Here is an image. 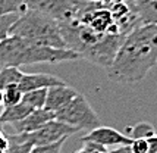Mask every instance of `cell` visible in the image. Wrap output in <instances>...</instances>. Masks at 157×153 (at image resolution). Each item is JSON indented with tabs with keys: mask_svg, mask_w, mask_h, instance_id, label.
<instances>
[{
	"mask_svg": "<svg viewBox=\"0 0 157 153\" xmlns=\"http://www.w3.org/2000/svg\"><path fill=\"white\" fill-rule=\"evenodd\" d=\"M141 24L157 25V0H132Z\"/></svg>",
	"mask_w": 157,
	"mask_h": 153,
	"instance_id": "13",
	"label": "cell"
},
{
	"mask_svg": "<svg viewBox=\"0 0 157 153\" xmlns=\"http://www.w3.org/2000/svg\"><path fill=\"white\" fill-rule=\"evenodd\" d=\"M81 56L71 49H55L40 46L16 35L0 41V68H19L35 63H60L78 61Z\"/></svg>",
	"mask_w": 157,
	"mask_h": 153,
	"instance_id": "3",
	"label": "cell"
},
{
	"mask_svg": "<svg viewBox=\"0 0 157 153\" xmlns=\"http://www.w3.org/2000/svg\"><path fill=\"white\" fill-rule=\"evenodd\" d=\"M107 153H132L129 144H125V146H116L115 149L109 150Z\"/></svg>",
	"mask_w": 157,
	"mask_h": 153,
	"instance_id": "25",
	"label": "cell"
},
{
	"mask_svg": "<svg viewBox=\"0 0 157 153\" xmlns=\"http://www.w3.org/2000/svg\"><path fill=\"white\" fill-rule=\"evenodd\" d=\"M68 139H62L59 141H55V143H50V144H41V146H34L31 149L29 153H60L62 146L63 143Z\"/></svg>",
	"mask_w": 157,
	"mask_h": 153,
	"instance_id": "20",
	"label": "cell"
},
{
	"mask_svg": "<svg viewBox=\"0 0 157 153\" xmlns=\"http://www.w3.org/2000/svg\"><path fill=\"white\" fill-rule=\"evenodd\" d=\"M34 111L29 104L21 100V103L15 104V106H9V108H3V111L0 113V124L2 125H9L13 124L16 121H21L27 116L28 113Z\"/></svg>",
	"mask_w": 157,
	"mask_h": 153,
	"instance_id": "12",
	"label": "cell"
},
{
	"mask_svg": "<svg viewBox=\"0 0 157 153\" xmlns=\"http://www.w3.org/2000/svg\"><path fill=\"white\" fill-rule=\"evenodd\" d=\"M76 94H78V91L75 88H72V87H69L68 84L50 87V88H47L44 109H47V111L55 113L59 109H62L65 104H68Z\"/></svg>",
	"mask_w": 157,
	"mask_h": 153,
	"instance_id": "11",
	"label": "cell"
},
{
	"mask_svg": "<svg viewBox=\"0 0 157 153\" xmlns=\"http://www.w3.org/2000/svg\"><path fill=\"white\" fill-rule=\"evenodd\" d=\"M131 150L132 153H148V144L147 139H137L131 141Z\"/></svg>",
	"mask_w": 157,
	"mask_h": 153,
	"instance_id": "22",
	"label": "cell"
},
{
	"mask_svg": "<svg viewBox=\"0 0 157 153\" xmlns=\"http://www.w3.org/2000/svg\"><path fill=\"white\" fill-rule=\"evenodd\" d=\"M156 134L154 131V127L151 125L150 122H138L134 127H131L128 130V137H131L132 140H137V139H150Z\"/></svg>",
	"mask_w": 157,
	"mask_h": 153,
	"instance_id": "15",
	"label": "cell"
},
{
	"mask_svg": "<svg viewBox=\"0 0 157 153\" xmlns=\"http://www.w3.org/2000/svg\"><path fill=\"white\" fill-rule=\"evenodd\" d=\"M78 132L75 128L66 125L63 122H59L56 119L48 121L47 124L40 127L38 130L33 132H27V134H9L7 139L9 141H15V143H28L31 146H41V144H50L59 141L62 139H69L72 134Z\"/></svg>",
	"mask_w": 157,
	"mask_h": 153,
	"instance_id": "7",
	"label": "cell"
},
{
	"mask_svg": "<svg viewBox=\"0 0 157 153\" xmlns=\"http://www.w3.org/2000/svg\"><path fill=\"white\" fill-rule=\"evenodd\" d=\"M25 9L47 15L59 25L76 19L84 0H22Z\"/></svg>",
	"mask_w": 157,
	"mask_h": 153,
	"instance_id": "6",
	"label": "cell"
},
{
	"mask_svg": "<svg viewBox=\"0 0 157 153\" xmlns=\"http://www.w3.org/2000/svg\"><path fill=\"white\" fill-rule=\"evenodd\" d=\"M46 96H47V88L28 91V93H24L22 102H25L27 104H29L34 111L35 109H43L44 104H46Z\"/></svg>",
	"mask_w": 157,
	"mask_h": 153,
	"instance_id": "14",
	"label": "cell"
},
{
	"mask_svg": "<svg viewBox=\"0 0 157 153\" xmlns=\"http://www.w3.org/2000/svg\"><path fill=\"white\" fill-rule=\"evenodd\" d=\"M2 111H3V108H0V113H2Z\"/></svg>",
	"mask_w": 157,
	"mask_h": 153,
	"instance_id": "28",
	"label": "cell"
},
{
	"mask_svg": "<svg viewBox=\"0 0 157 153\" xmlns=\"http://www.w3.org/2000/svg\"><path fill=\"white\" fill-rule=\"evenodd\" d=\"M75 153H107V149L104 146L97 144V143L85 141V143H82V149H79Z\"/></svg>",
	"mask_w": 157,
	"mask_h": 153,
	"instance_id": "21",
	"label": "cell"
},
{
	"mask_svg": "<svg viewBox=\"0 0 157 153\" xmlns=\"http://www.w3.org/2000/svg\"><path fill=\"white\" fill-rule=\"evenodd\" d=\"M22 72L19 68H2L0 69V88L3 90L5 87L10 84H18Z\"/></svg>",
	"mask_w": 157,
	"mask_h": 153,
	"instance_id": "17",
	"label": "cell"
},
{
	"mask_svg": "<svg viewBox=\"0 0 157 153\" xmlns=\"http://www.w3.org/2000/svg\"><path fill=\"white\" fill-rule=\"evenodd\" d=\"M0 130H3V125H2V124H0Z\"/></svg>",
	"mask_w": 157,
	"mask_h": 153,
	"instance_id": "27",
	"label": "cell"
},
{
	"mask_svg": "<svg viewBox=\"0 0 157 153\" xmlns=\"http://www.w3.org/2000/svg\"><path fill=\"white\" fill-rule=\"evenodd\" d=\"M9 146H10V143H9L7 135L3 132V130H0V153H7Z\"/></svg>",
	"mask_w": 157,
	"mask_h": 153,
	"instance_id": "23",
	"label": "cell"
},
{
	"mask_svg": "<svg viewBox=\"0 0 157 153\" xmlns=\"http://www.w3.org/2000/svg\"><path fill=\"white\" fill-rule=\"evenodd\" d=\"M24 93L21 91L18 84H10L3 88V108H9V106H15V104L21 103Z\"/></svg>",
	"mask_w": 157,
	"mask_h": 153,
	"instance_id": "16",
	"label": "cell"
},
{
	"mask_svg": "<svg viewBox=\"0 0 157 153\" xmlns=\"http://www.w3.org/2000/svg\"><path fill=\"white\" fill-rule=\"evenodd\" d=\"M21 14H9V15H0V41L9 37V29L13 25V22L18 19Z\"/></svg>",
	"mask_w": 157,
	"mask_h": 153,
	"instance_id": "19",
	"label": "cell"
},
{
	"mask_svg": "<svg viewBox=\"0 0 157 153\" xmlns=\"http://www.w3.org/2000/svg\"><path fill=\"white\" fill-rule=\"evenodd\" d=\"M59 27L68 49L78 53L81 59L90 61L104 69L110 66L117 49L125 40L123 35L97 34L76 21L62 24Z\"/></svg>",
	"mask_w": 157,
	"mask_h": 153,
	"instance_id": "2",
	"label": "cell"
},
{
	"mask_svg": "<svg viewBox=\"0 0 157 153\" xmlns=\"http://www.w3.org/2000/svg\"><path fill=\"white\" fill-rule=\"evenodd\" d=\"M25 10L22 0H0V15L22 14Z\"/></svg>",
	"mask_w": 157,
	"mask_h": 153,
	"instance_id": "18",
	"label": "cell"
},
{
	"mask_svg": "<svg viewBox=\"0 0 157 153\" xmlns=\"http://www.w3.org/2000/svg\"><path fill=\"white\" fill-rule=\"evenodd\" d=\"M91 2H96V3H103V5H109L112 2H116V0H91Z\"/></svg>",
	"mask_w": 157,
	"mask_h": 153,
	"instance_id": "26",
	"label": "cell"
},
{
	"mask_svg": "<svg viewBox=\"0 0 157 153\" xmlns=\"http://www.w3.org/2000/svg\"><path fill=\"white\" fill-rule=\"evenodd\" d=\"M147 144H148V153H157V135L154 134L153 137L147 139Z\"/></svg>",
	"mask_w": 157,
	"mask_h": 153,
	"instance_id": "24",
	"label": "cell"
},
{
	"mask_svg": "<svg viewBox=\"0 0 157 153\" xmlns=\"http://www.w3.org/2000/svg\"><path fill=\"white\" fill-rule=\"evenodd\" d=\"M66 84L62 78L52 74H22L18 81V87L22 93L40 90V88H50L56 85Z\"/></svg>",
	"mask_w": 157,
	"mask_h": 153,
	"instance_id": "10",
	"label": "cell"
},
{
	"mask_svg": "<svg viewBox=\"0 0 157 153\" xmlns=\"http://www.w3.org/2000/svg\"><path fill=\"white\" fill-rule=\"evenodd\" d=\"M55 119V113L47 111V109H35L31 113H28L27 116L21 121H16L13 124H9L12 128L10 134H27V132H33L38 130L40 127L47 124L48 121Z\"/></svg>",
	"mask_w": 157,
	"mask_h": 153,
	"instance_id": "9",
	"label": "cell"
},
{
	"mask_svg": "<svg viewBox=\"0 0 157 153\" xmlns=\"http://www.w3.org/2000/svg\"><path fill=\"white\" fill-rule=\"evenodd\" d=\"M156 65L157 25L141 24L125 37L106 71L113 83L134 84L143 81Z\"/></svg>",
	"mask_w": 157,
	"mask_h": 153,
	"instance_id": "1",
	"label": "cell"
},
{
	"mask_svg": "<svg viewBox=\"0 0 157 153\" xmlns=\"http://www.w3.org/2000/svg\"><path fill=\"white\" fill-rule=\"evenodd\" d=\"M82 143L85 141H91V143H97L100 146L104 147H116V146H125V144H131L132 139L128 137L126 134L117 131L112 127H97L94 130H91L88 134H85L81 139Z\"/></svg>",
	"mask_w": 157,
	"mask_h": 153,
	"instance_id": "8",
	"label": "cell"
},
{
	"mask_svg": "<svg viewBox=\"0 0 157 153\" xmlns=\"http://www.w3.org/2000/svg\"><path fill=\"white\" fill-rule=\"evenodd\" d=\"M9 35H16L40 46L68 49L62 37L59 24L47 15L28 10V9L22 12L18 16V19L13 22V25L9 29Z\"/></svg>",
	"mask_w": 157,
	"mask_h": 153,
	"instance_id": "4",
	"label": "cell"
},
{
	"mask_svg": "<svg viewBox=\"0 0 157 153\" xmlns=\"http://www.w3.org/2000/svg\"><path fill=\"white\" fill-rule=\"evenodd\" d=\"M55 119L75 128L76 131H81V130L91 131L101 125L100 118L93 109V106L79 93L68 104H65L62 109L55 112Z\"/></svg>",
	"mask_w": 157,
	"mask_h": 153,
	"instance_id": "5",
	"label": "cell"
}]
</instances>
